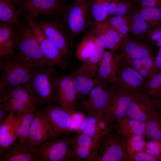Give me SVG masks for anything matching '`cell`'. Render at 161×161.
<instances>
[{
  "mask_svg": "<svg viewBox=\"0 0 161 161\" xmlns=\"http://www.w3.org/2000/svg\"><path fill=\"white\" fill-rule=\"evenodd\" d=\"M18 28L16 41L17 51L13 59L32 68L54 67L44 55L29 25H22Z\"/></svg>",
  "mask_w": 161,
  "mask_h": 161,
  "instance_id": "obj_1",
  "label": "cell"
},
{
  "mask_svg": "<svg viewBox=\"0 0 161 161\" xmlns=\"http://www.w3.org/2000/svg\"><path fill=\"white\" fill-rule=\"evenodd\" d=\"M54 67L38 66L34 68L30 79L27 83L22 85L40 106H45L54 99L55 92L52 82Z\"/></svg>",
  "mask_w": 161,
  "mask_h": 161,
  "instance_id": "obj_2",
  "label": "cell"
},
{
  "mask_svg": "<svg viewBox=\"0 0 161 161\" xmlns=\"http://www.w3.org/2000/svg\"><path fill=\"white\" fill-rule=\"evenodd\" d=\"M90 1L81 0L67 6L63 15L70 36L71 45L73 38L83 32L88 25Z\"/></svg>",
  "mask_w": 161,
  "mask_h": 161,
  "instance_id": "obj_3",
  "label": "cell"
},
{
  "mask_svg": "<svg viewBox=\"0 0 161 161\" xmlns=\"http://www.w3.org/2000/svg\"><path fill=\"white\" fill-rule=\"evenodd\" d=\"M18 9L27 20H34L41 15L57 17L63 15L67 6L64 0H26Z\"/></svg>",
  "mask_w": 161,
  "mask_h": 161,
  "instance_id": "obj_4",
  "label": "cell"
},
{
  "mask_svg": "<svg viewBox=\"0 0 161 161\" xmlns=\"http://www.w3.org/2000/svg\"><path fill=\"white\" fill-rule=\"evenodd\" d=\"M30 147L38 161H67L71 148L69 139L65 137Z\"/></svg>",
  "mask_w": 161,
  "mask_h": 161,
  "instance_id": "obj_5",
  "label": "cell"
},
{
  "mask_svg": "<svg viewBox=\"0 0 161 161\" xmlns=\"http://www.w3.org/2000/svg\"><path fill=\"white\" fill-rule=\"evenodd\" d=\"M114 122L110 114H87L80 124V131L100 144L103 138L111 132Z\"/></svg>",
  "mask_w": 161,
  "mask_h": 161,
  "instance_id": "obj_6",
  "label": "cell"
},
{
  "mask_svg": "<svg viewBox=\"0 0 161 161\" xmlns=\"http://www.w3.org/2000/svg\"><path fill=\"white\" fill-rule=\"evenodd\" d=\"M69 139L71 148L67 161H97L100 144L80 132Z\"/></svg>",
  "mask_w": 161,
  "mask_h": 161,
  "instance_id": "obj_7",
  "label": "cell"
},
{
  "mask_svg": "<svg viewBox=\"0 0 161 161\" xmlns=\"http://www.w3.org/2000/svg\"><path fill=\"white\" fill-rule=\"evenodd\" d=\"M38 25L46 36L56 46L65 60L70 54V36L65 25L56 20H44Z\"/></svg>",
  "mask_w": 161,
  "mask_h": 161,
  "instance_id": "obj_8",
  "label": "cell"
},
{
  "mask_svg": "<svg viewBox=\"0 0 161 161\" xmlns=\"http://www.w3.org/2000/svg\"><path fill=\"white\" fill-rule=\"evenodd\" d=\"M52 82L55 92L54 99L61 107L72 114L78 97L71 76H58L54 75Z\"/></svg>",
  "mask_w": 161,
  "mask_h": 161,
  "instance_id": "obj_9",
  "label": "cell"
},
{
  "mask_svg": "<svg viewBox=\"0 0 161 161\" xmlns=\"http://www.w3.org/2000/svg\"><path fill=\"white\" fill-rule=\"evenodd\" d=\"M2 74L1 83L6 87L27 83L31 78L33 68L19 63L13 59L0 61Z\"/></svg>",
  "mask_w": 161,
  "mask_h": 161,
  "instance_id": "obj_10",
  "label": "cell"
},
{
  "mask_svg": "<svg viewBox=\"0 0 161 161\" xmlns=\"http://www.w3.org/2000/svg\"><path fill=\"white\" fill-rule=\"evenodd\" d=\"M113 92V88L95 85L87 98L82 102L83 107L87 114L99 113L111 115Z\"/></svg>",
  "mask_w": 161,
  "mask_h": 161,
  "instance_id": "obj_11",
  "label": "cell"
},
{
  "mask_svg": "<svg viewBox=\"0 0 161 161\" xmlns=\"http://www.w3.org/2000/svg\"><path fill=\"white\" fill-rule=\"evenodd\" d=\"M118 69L119 64L115 52L105 50L94 77L95 85L114 87Z\"/></svg>",
  "mask_w": 161,
  "mask_h": 161,
  "instance_id": "obj_12",
  "label": "cell"
},
{
  "mask_svg": "<svg viewBox=\"0 0 161 161\" xmlns=\"http://www.w3.org/2000/svg\"><path fill=\"white\" fill-rule=\"evenodd\" d=\"M126 139L117 133L112 135L110 132L101 142L100 146H101L102 149L98 154L97 161L126 160L127 157Z\"/></svg>",
  "mask_w": 161,
  "mask_h": 161,
  "instance_id": "obj_13",
  "label": "cell"
},
{
  "mask_svg": "<svg viewBox=\"0 0 161 161\" xmlns=\"http://www.w3.org/2000/svg\"><path fill=\"white\" fill-rule=\"evenodd\" d=\"M146 80L136 70L128 66L119 64L114 87L135 95L145 94Z\"/></svg>",
  "mask_w": 161,
  "mask_h": 161,
  "instance_id": "obj_14",
  "label": "cell"
},
{
  "mask_svg": "<svg viewBox=\"0 0 161 161\" xmlns=\"http://www.w3.org/2000/svg\"><path fill=\"white\" fill-rule=\"evenodd\" d=\"M44 110L50 123L52 131L51 140L65 135L70 128L72 114L51 103L44 106Z\"/></svg>",
  "mask_w": 161,
  "mask_h": 161,
  "instance_id": "obj_15",
  "label": "cell"
},
{
  "mask_svg": "<svg viewBox=\"0 0 161 161\" xmlns=\"http://www.w3.org/2000/svg\"><path fill=\"white\" fill-rule=\"evenodd\" d=\"M27 21L45 58L54 66L65 68L66 64L65 60L56 46L46 36L38 24L34 20L29 19Z\"/></svg>",
  "mask_w": 161,
  "mask_h": 161,
  "instance_id": "obj_16",
  "label": "cell"
},
{
  "mask_svg": "<svg viewBox=\"0 0 161 161\" xmlns=\"http://www.w3.org/2000/svg\"><path fill=\"white\" fill-rule=\"evenodd\" d=\"M159 114L154 99L143 94L137 96L131 104L126 117L145 123Z\"/></svg>",
  "mask_w": 161,
  "mask_h": 161,
  "instance_id": "obj_17",
  "label": "cell"
},
{
  "mask_svg": "<svg viewBox=\"0 0 161 161\" xmlns=\"http://www.w3.org/2000/svg\"><path fill=\"white\" fill-rule=\"evenodd\" d=\"M117 52L116 56L119 64L153 55L151 48L147 44L130 38L124 41Z\"/></svg>",
  "mask_w": 161,
  "mask_h": 161,
  "instance_id": "obj_18",
  "label": "cell"
},
{
  "mask_svg": "<svg viewBox=\"0 0 161 161\" xmlns=\"http://www.w3.org/2000/svg\"><path fill=\"white\" fill-rule=\"evenodd\" d=\"M52 131L50 123L44 110H36L30 128L28 143L30 146L39 145L50 140Z\"/></svg>",
  "mask_w": 161,
  "mask_h": 161,
  "instance_id": "obj_19",
  "label": "cell"
},
{
  "mask_svg": "<svg viewBox=\"0 0 161 161\" xmlns=\"http://www.w3.org/2000/svg\"><path fill=\"white\" fill-rule=\"evenodd\" d=\"M19 115L10 112L5 120L0 124V156L10 148L18 138Z\"/></svg>",
  "mask_w": 161,
  "mask_h": 161,
  "instance_id": "obj_20",
  "label": "cell"
},
{
  "mask_svg": "<svg viewBox=\"0 0 161 161\" xmlns=\"http://www.w3.org/2000/svg\"><path fill=\"white\" fill-rule=\"evenodd\" d=\"M94 34L103 41L105 49L115 52L124 41L123 37L106 19L97 24Z\"/></svg>",
  "mask_w": 161,
  "mask_h": 161,
  "instance_id": "obj_21",
  "label": "cell"
},
{
  "mask_svg": "<svg viewBox=\"0 0 161 161\" xmlns=\"http://www.w3.org/2000/svg\"><path fill=\"white\" fill-rule=\"evenodd\" d=\"M113 89L111 114L117 123L126 117L130 105L140 95H135L115 87Z\"/></svg>",
  "mask_w": 161,
  "mask_h": 161,
  "instance_id": "obj_22",
  "label": "cell"
},
{
  "mask_svg": "<svg viewBox=\"0 0 161 161\" xmlns=\"http://www.w3.org/2000/svg\"><path fill=\"white\" fill-rule=\"evenodd\" d=\"M15 25L8 23L0 24V58L13 59L15 56L17 32Z\"/></svg>",
  "mask_w": 161,
  "mask_h": 161,
  "instance_id": "obj_23",
  "label": "cell"
},
{
  "mask_svg": "<svg viewBox=\"0 0 161 161\" xmlns=\"http://www.w3.org/2000/svg\"><path fill=\"white\" fill-rule=\"evenodd\" d=\"M0 161H38L28 143L17 141L0 157Z\"/></svg>",
  "mask_w": 161,
  "mask_h": 161,
  "instance_id": "obj_24",
  "label": "cell"
},
{
  "mask_svg": "<svg viewBox=\"0 0 161 161\" xmlns=\"http://www.w3.org/2000/svg\"><path fill=\"white\" fill-rule=\"evenodd\" d=\"M116 123L117 133L123 137L139 135L146 138L145 123L126 117Z\"/></svg>",
  "mask_w": 161,
  "mask_h": 161,
  "instance_id": "obj_25",
  "label": "cell"
},
{
  "mask_svg": "<svg viewBox=\"0 0 161 161\" xmlns=\"http://www.w3.org/2000/svg\"><path fill=\"white\" fill-rule=\"evenodd\" d=\"M78 97H85L95 85L94 78L80 69L71 75Z\"/></svg>",
  "mask_w": 161,
  "mask_h": 161,
  "instance_id": "obj_26",
  "label": "cell"
},
{
  "mask_svg": "<svg viewBox=\"0 0 161 161\" xmlns=\"http://www.w3.org/2000/svg\"><path fill=\"white\" fill-rule=\"evenodd\" d=\"M129 33L140 38L146 35L150 31L148 24L143 18L140 10H131L127 15Z\"/></svg>",
  "mask_w": 161,
  "mask_h": 161,
  "instance_id": "obj_27",
  "label": "cell"
},
{
  "mask_svg": "<svg viewBox=\"0 0 161 161\" xmlns=\"http://www.w3.org/2000/svg\"><path fill=\"white\" fill-rule=\"evenodd\" d=\"M130 66L137 72L147 80L157 72L153 55L129 61L125 64Z\"/></svg>",
  "mask_w": 161,
  "mask_h": 161,
  "instance_id": "obj_28",
  "label": "cell"
},
{
  "mask_svg": "<svg viewBox=\"0 0 161 161\" xmlns=\"http://www.w3.org/2000/svg\"><path fill=\"white\" fill-rule=\"evenodd\" d=\"M105 49L103 43L96 36L95 48L94 52L87 60L83 62L79 69L94 78Z\"/></svg>",
  "mask_w": 161,
  "mask_h": 161,
  "instance_id": "obj_29",
  "label": "cell"
},
{
  "mask_svg": "<svg viewBox=\"0 0 161 161\" xmlns=\"http://www.w3.org/2000/svg\"><path fill=\"white\" fill-rule=\"evenodd\" d=\"M14 4L13 0H0V20L18 28L22 25L19 17L21 14Z\"/></svg>",
  "mask_w": 161,
  "mask_h": 161,
  "instance_id": "obj_30",
  "label": "cell"
},
{
  "mask_svg": "<svg viewBox=\"0 0 161 161\" xmlns=\"http://www.w3.org/2000/svg\"><path fill=\"white\" fill-rule=\"evenodd\" d=\"M6 98H13L30 106H40L38 102L21 85L8 86L5 94L0 97V100Z\"/></svg>",
  "mask_w": 161,
  "mask_h": 161,
  "instance_id": "obj_31",
  "label": "cell"
},
{
  "mask_svg": "<svg viewBox=\"0 0 161 161\" xmlns=\"http://www.w3.org/2000/svg\"><path fill=\"white\" fill-rule=\"evenodd\" d=\"M38 107H32L23 114L19 115L20 120L18 129V142L28 143L30 128Z\"/></svg>",
  "mask_w": 161,
  "mask_h": 161,
  "instance_id": "obj_32",
  "label": "cell"
},
{
  "mask_svg": "<svg viewBox=\"0 0 161 161\" xmlns=\"http://www.w3.org/2000/svg\"><path fill=\"white\" fill-rule=\"evenodd\" d=\"M96 36L90 34L85 36L78 44L75 55L78 60L84 62L93 53L95 48Z\"/></svg>",
  "mask_w": 161,
  "mask_h": 161,
  "instance_id": "obj_33",
  "label": "cell"
},
{
  "mask_svg": "<svg viewBox=\"0 0 161 161\" xmlns=\"http://www.w3.org/2000/svg\"><path fill=\"white\" fill-rule=\"evenodd\" d=\"M110 0H92L90 1V13L96 24L105 20L109 16Z\"/></svg>",
  "mask_w": 161,
  "mask_h": 161,
  "instance_id": "obj_34",
  "label": "cell"
},
{
  "mask_svg": "<svg viewBox=\"0 0 161 161\" xmlns=\"http://www.w3.org/2000/svg\"><path fill=\"white\" fill-rule=\"evenodd\" d=\"M141 16L149 25L150 30L161 27V7H141Z\"/></svg>",
  "mask_w": 161,
  "mask_h": 161,
  "instance_id": "obj_35",
  "label": "cell"
},
{
  "mask_svg": "<svg viewBox=\"0 0 161 161\" xmlns=\"http://www.w3.org/2000/svg\"><path fill=\"white\" fill-rule=\"evenodd\" d=\"M145 123L146 138L149 140H161V115L154 117Z\"/></svg>",
  "mask_w": 161,
  "mask_h": 161,
  "instance_id": "obj_36",
  "label": "cell"
},
{
  "mask_svg": "<svg viewBox=\"0 0 161 161\" xmlns=\"http://www.w3.org/2000/svg\"><path fill=\"white\" fill-rule=\"evenodd\" d=\"M106 20L123 37L124 41L129 38L127 15L111 16H109Z\"/></svg>",
  "mask_w": 161,
  "mask_h": 161,
  "instance_id": "obj_37",
  "label": "cell"
},
{
  "mask_svg": "<svg viewBox=\"0 0 161 161\" xmlns=\"http://www.w3.org/2000/svg\"><path fill=\"white\" fill-rule=\"evenodd\" d=\"M143 136L133 135L126 139L127 156L144 151L146 141Z\"/></svg>",
  "mask_w": 161,
  "mask_h": 161,
  "instance_id": "obj_38",
  "label": "cell"
},
{
  "mask_svg": "<svg viewBox=\"0 0 161 161\" xmlns=\"http://www.w3.org/2000/svg\"><path fill=\"white\" fill-rule=\"evenodd\" d=\"M144 90L148 96L153 98L161 97V71L146 81Z\"/></svg>",
  "mask_w": 161,
  "mask_h": 161,
  "instance_id": "obj_39",
  "label": "cell"
},
{
  "mask_svg": "<svg viewBox=\"0 0 161 161\" xmlns=\"http://www.w3.org/2000/svg\"><path fill=\"white\" fill-rule=\"evenodd\" d=\"M0 101V103L8 112L12 113L15 115L22 114L30 108L33 107L12 98H4Z\"/></svg>",
  "mask_w": 161,
  "mask_h": 161,
  "instance_id": "obj_40",
  "label": "cell"
},
{
  "mask_svg": "<svg viewBox=\"0 0 161 161\" xmlns=\"http://www.w3.org/2000/svg\"><path fill=\"white\" fill-rule=\"evenodd\" d=\"M131 10L130 4L126 0H110L108 14L109 16L126 15Z\"/></svg>",
  "mask_w": 161,
  "mask_h": 161,
  "instance_id": "obj_41",
  "label": "cell"
},
{
  "mask_svg": "<svg viewBox=\"0 0 161 161\" xmlns=\"http://www.w3.org/2000/svg\"><path fill=\"white\" fill-rule=\"evenodd\" d=\"M144 151L161 159V140H149L146 141Z\"/></svg>",
  "mask_w": 161,
  "mask_h": 161,
  "instance_id": "obj_42",
  "label": "cell"
},
{
  "mask_svg": "<svg viewBox=\"0 0 161 161\" xmlns=\"http://www.w3.org/2000/svg\"><path fill=\"white\" fill-rule=\"evenodd\" d=\"M126 160L129 161H160L161 159L144 151L133 155L127 156Z\"/></svg>",
  "mask_w": 161,
  "mask_h": 161,
  "instance_id": "obj_43",
  "label": "cell"
},
{
  "mask_svg": "<svg viewBox=\"0 0 161 161\" xmlns=\"http://www.w3.org/2000/svg\"><path fill=\"white\" fill-rule=\"evenodd\" d=\"M146 35L148 39L152 44L159 48L161 47V27L151 30Z\"/></svg>",
  "mask_w": 161,
  "mask_h": 161,
  "instance_id": "obj_44",
  "label": "cell"
},
{
  "mask_svg": "<svg viewBox=\"0 0 161 161\" xmlns=\"http://www.w3.org/2000/svg\"><path fill=\"white\" fill-rule=\"evenodd\" d=\"M141 7H161V0H137Z\"/></svg>",
  "mask_w": 161,
  "mask_h": 161,
  "instance_id": "obj_45",
  "label": "cell"
},
{
  "mask_svg": "<svg viewBox=\"0 0 161 161\" xmlns=\"http://www.w3.org/2000/svg\"><path fill=\"white\" fill-rule=\"evenodd\" d=\"M8 111L5 109L3 104L0 105V124L2 123L7 117L9 114Z\"/></svg>",
  "mask_w": 161,
  "mask_h": 161,
  "instance_id": "obj_46",
  "label": "cell"
},
{
  "mask_svg": "<svg viewBox=\"0 0 161 161\" xmlns=\"http://www.w3.org/2000/svg\"><path fill=\"white\" fill-rule=\"evenodd\" d=\"M155 62L157 72L161 71V47L159 48L155 57Z\"/></svg>",
  "mask_w": 161,
  "mask_h": 161,
  "instance_id": "obj_47",
  "label": "cell"
},
{
  "mask_svg": "<svg viewBox=\"0 0 161 161\" xmlns=\"http://www.w3.org/2000/svg\"><path fill=\"white\" fill-rule=\"evenodd\" d=\"M153 98L155 100L157 107L161 115V97Z\"/></svg>",
  "mask_w": 161,
  "mask_h": 161,
  "instance_id": "obj_48",
  "label": "cell"
},
{
  "mask_svg": "<svg viewBox=\"0 0 161 161\" xmlns=\"http://www.w3.org/2000/svg\"><path fill=\"white\" fill-rule=\"evenodd\" d=\"M14 3H22L26 0H13Z\"/></svg>",
  "mask_w": 161,
  "mask_h": 161,
  "instance_id": "obj_49",
  "label": "cell"
},
{
  "mask_svg": "<svg viewBox=\"0 0 161 161\" xmlns=\"http://www.w3.org/2000/svg\"><path fill=\"white\" fill-rule=\"evenodd\" d=\"M76 1H80V0H75Z\"/></svg>",
  "mask_w": 161,
  "mask_h": 161,
  "instance_id": "obj_50",
  "label": "cell"
}]
</instances>
